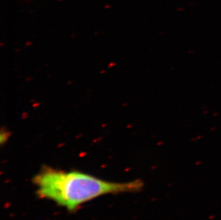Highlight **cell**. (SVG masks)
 Wrapping results in <instances>:
<instances>
[{
	"label": "cell",
	"instance_id": "cell-1",
	"mask_svg": "<svg viewBox=\"0 0 221 220\" xmlns=\"http://www.w3.org/2000/svg\"><path fill=\"white\" fill-rule=\"evenodd\" d=\"M33 184L39 197L52 201L69 212H75L82 204L105 195L138 192L144 185L140 179L111 182L80 171L48 166H43L34 177Z\"/></svg>",
	"mask_w": 221,
	"mask_h": 220
},
{
	"label": "cell",
	"instance_id": "cell-2",
	"mask_svg": "<svg viewBox=\"0 0 221 220\" xmlns=\"http://www.w3.org/2000/svg\"><path fill=\"white\" fill-rule=\"evenodd\" d=\"M11 136V132L8 131L6 128H2L1 129V135H0V139H1V144H4L7 143L8 139Z\"/></svg>",
	"mask_w": 221,
	"mask_h": 220
}]
</instances>
